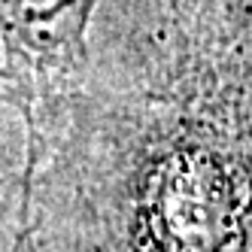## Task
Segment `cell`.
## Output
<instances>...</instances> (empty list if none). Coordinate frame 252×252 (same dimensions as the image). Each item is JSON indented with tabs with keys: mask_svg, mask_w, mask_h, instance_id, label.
I'll use <instances>...</instances> for the list:
<instances>
[{
	"mask_svg": "<svg viewBox=\"0 0 252 252\" xmlns=\"http://www.w3.org/2000/svg\"><path fill=\"white\" fill-rule=\"evenodd\" d=\"M100 0H0V76L22 122L19 194L67 122ZM19 201V197H15Z\"/></svg>",
	"mask_w": 252,
	"mask_h": 252,
	"instance_id": "1",
	"label": "cell"
}]
</instances>
